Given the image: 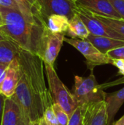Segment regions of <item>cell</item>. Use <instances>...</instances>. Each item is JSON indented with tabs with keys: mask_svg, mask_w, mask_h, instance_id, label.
<instances>
[{
	"mask_svg": "<svg viewBox=\"0 0 124 125\" xmlns=\"http://www.w3.org/2000/svg\"><path fill=\"white\" fill-rule=\"evenodd\" d=\"M2 26L0 32L8 40L18 45L21 49L39 56L42 38L47 27L30 23L18 8L0 7Z\"/></svg>",
	"mask_w": 124,
	"mask_h": 125,
	"instance_id": "obj_1",
	"label": "cell"
},
{
	"mask_svg": "<svg viewBox=\"0 0 124 125\" xmlns=\"http://www.w3.org/2000/svg\"><path fill=\"white\" fill-rule=\"evenodd\" d=\"M18 61L20 72L24 75L30 91L45 111L54 102L45 83L43 60L31 52L20 49Z\"/></svg>",
	"mask_w": 124,
	"mask_h": 125,
	"instance_id": "obj_2",
	"label": "cell"
},
{
	"mask_svg": "<svg viewBox=\"0 0 124 125\" xmlns=\"http://www.w3.org/2000/svg\"><path fill=\"white\" fill-rule=\"evenodd\" d=\"M45 73L48 78L49 90L54 103L58 104L70 117L78 107L74 94L69 92L58 76L53 65L44 63Z\"/></svg>",
	"mask_w": 124,
	"mask_h": 125,
	"instance_id": "obj_3",
	"label": "cell"
},
{
	"mask_svg": "<svg viewBox=\"0 0 124 125\" xmlns=\"http://www.w3.org/2000/svg\"><path fill=\"white\" fill-rule=\"evenodd\" d=\"M72 94L78 106L84 107L89 104L105 101L106 92L98 83L93 70L88 77L75 76V84Z\"/></svg>",
	"mask_w": 124,
	"mask_h": 125,
	"instance_id": "obj_4",
	"label": "cell"
},
{
	"mask_svg": "<svg viewBox=\"0 0 124 125\" xmlns=\"http://www.w3.org/2000/svg\"><path fill=\"white\" fill-rule=\"evenodd\" d=\"M64 41L73 46L83 55L86 59L87 67L91 70H93L94 67L99 65L111 64L112 59H110L106 54L100 52L91 42L87 40L70 38L65 36Z\"/></svg>",
	"mask_w": 124,
	"mask_h": 125,
	"instance_id": "obj_5",
	"label": "cell"
},
{
	"mask_svg": "<svg viewBox=\"0 0 124 125\" xmlns=\"http://www.w3.org/2000/svg\"><path fill=\"white\" fill-rule=\"evenodd\" d=\"M65 34L51 32L47 27L44 30L42 38L41 51L39 57L44 63L51 65L54 62L61 51L64 41Z\"/></svg>",
	"mask_w": 124,
	"mask_h": 125,
	"instance_id": "obj_6",
	"label": "cell"
},
{
	"mask_svg": "<svg viewBox=\"0 0 124 125\" xmlns=\"http://www.w3.org/2000/svg\"><path fill=\"white\" fill-rule=\"evenodd\" d=\"M42 17L45 19L52 15L66 16L71 20L77 14L78 7L75 0H37Z\"/></svg>",
	"mask_w": 124,
	"mask_h": 125,
	"instance_id": "obj_7",
	"label": "cell"
},
{
	"mask_svg": "<svg viewBox=\"0 0 124 125\" xmlns=\"http://www.w3.org/2000/svg\"><path fill=\"white\" fill-rule=\"evenodd\" d=\"M77 13L86 25L90 34L95 36L107 37L124 41V37L113 30L112 28L98 19L94 14L83 8L79 7Z\"/></svg>",
	"mask_w": 124,
	"mask_h": 125,
	"instance_id": "obj_8",
	"label": "cell"
},
{
	"mask_svg": "<svg viewBox=\"0 0 124 125\" xmlns=\"http://www.w3.org/2000/svg\"><path fill=\"white\" fill-rule=\"evenodd\" d=\"M77 7L83 8L96 15L121 19L110 0H75Z\"/></svg>",
	"mask_w": 124,
	"mask_h": 125,
	"instance_id": "obj_9",
	"label": "cell"
},
{
	"mask_svg": "<svg viewBox=\"0 0 124 125\" xmlns=\"http://www.w3.org/2000/svg\"><path fill=\"white\" fill-rule=\"evenodd\" d=\"M82 108L83 111V125H107L108 116L105 101L91 103Z\"/></svg>",
	"mask_w": 124,
	"mask_h": 125,
	"instance_id": "obj_10",
	"label": "cell"
},
{
	"mask_svg": "<svg viewBox=\"0 0 124 125\" xmlns=\"http://www.w3.org/2000/svg\"><path fill=\"white\" fill-rule=\"evenodd\" d=\"M14 1L30 23L39 26H46L37 0H14Z\"/></svg>",
	"mask_w": 124,
	"mask_h": 125,
	"instance_id": "obj_11",
	"label": "cell"
},
{
	"mask_svg": "<svg viewBox=\"0 0 124 125\" xmlns=\"http://www.w3.org/2000/svg\"><path fill=\"white\" fill-rule=\"evenodd\" d=\"M20 79V64L18 57L12 61L6 70L5 77L1 87V94L6 97H12L16 90Z\"/></svg>",
	"mask_w": 124,
	"mask_h": 125,
	"instance_id": "obj_12",
	"label": "cell"
},
{
	"mask_svg": "<svg viewBox=\"0 0 124 125\" xmlns=\"http://www.w3.org/2000/svg\"><path fill=\"white\" fill-rule=\"evenodd\" d=\"M1 125H30L18 104L10 97L5 100Z\"/></svg>",
	"mask_w": 124,
	"mask_h": 125,
	"instance_id": "obj_13",
	"label": "cell"
},
{
	"mask_svg": "<svg viewBox=\"0 0 124 125\" xmlns=\"http://www.w3.org/2000/svg\"><path fill=\"white\" fill-rule=\"evenodd\" d=\"M105 102L108 116L107 125H113L116 114L124 103V87L115 92L107 93Z\"/></svg>",
	"mask_w": 124,
	"mask_h": 125,
	"instance_id": "obj_14",
	"label": "cell"
},
{
	"mask_svg": "<svg viewBox=\"0 0 124 125\" xmlns=\"http://www.w3.org/2000/svg\"><path fill=\"white\" fill-rule=\"evenodd\" d=\"M86 40L91 42L100 52L104 54H107V53L111 50L124 46V41L123 40H119L107 37L90 34Z\"/></svg>",
	"mask_w": 124,
	"mask_h": 125,
	"instance_id": "obj_15",
	"label": "cell"
},
{
	"mask_svg": "<svg viewBox=\"0 0 124 125\" xmlns=\"http://www.w3.org/2000/svg\"><path fill=\"white\" fill-rule=\"evenodd\" d=\"M65 35L70 38H78L82 40H86L90 35V32L86 25L77 13L73 18L69 20L68 29Z\"/></svg>",
	"mask_w": 124,
	"mask_h": 125,
	"instance_id": "obj_16",
	"label": "cell"
},
{
	"mask_svg": "<svg viewBox=\"0 0 124 125\" xmlns=\"http://www.w3.org/2000/svg\"><path fill=\"white\" fill-rule=\"evenodd\" d=\"M20 49L18 45L10 40L0 41V63L9 65L18 57Z\"/></svg>",
	"mask_w": 124,
	"mask_h": 125,
	"instance_id": "obj_17",
	"label": "cell"
},
{
	"mask_svg": "<svg viewBox=\"0 0 124 125\" xmlns=\"http://www.w3.org/2000/svg\"><path fill=\"white\" fill-rule=\"evenodd\" d=\"M47 28L53 33L65 34L67 31L69 20L67 17L60 15H52L45 19Z\"/></svg>",
	"mask_w": 124,
	"mask_h": 125,
	"instance_id": "obj_18",
	"label": "cell"
},
{
	"mask_svg": "<svg viewBox=\"0 0 124 125\" xmlns=\"http://www.w3.org/2000/svg\"><path fill=\"white\" fill-rule=\"evenodd\" d=\"M95 15V14H94ZM96 17L99 19L101 21H102L104 23L112 28L113 30L121 34L123 37H124V19H117V18H107L104 16H100V15H95Z\"/></svg>",
	"mask_w": 124,
	"mask_h": 125,
	"instance_id": "obj_19",
	"label": "cell"
},
{
	"mask_svg": "<svg viewBox=\"0 0 124 125\" xmlns=\"http://www.w3.org/2000/svg\"><path fill=\"white\" fill-rule=\"evenodd\" d=\"M52 108L54 111L59 125H68L69 116L67 113L57 103H54L52 105Z\"/></svg>",
	"mask_w": 124,
	"mask_h": 125,
	"instance_id": "obj_20",
	"label": "cell"
},
{
	"mask_svg": "<svg viewBox=\"0 0 124 125\" xmlns=\"http://www.w3.org/2000/svg\"><path fill=\"white\" fill-rule=\"evenodd\" d=\"M83 108L78 106L69 117L68 125H83Z\"/></svg>",
	"mask_w": 124,
	"mask_h": 125,
	"instance_id": "obj_21",
	"label": "cell"
},
{
	"mask_svg": "<svg viewBox=\"0 0 124 125\" xmlns=\"http://www.w3.org/2000/svg\"><path fill=\"white\" fill-rule=\"evenodd\" d=\"M43 117L45 119L48 125H59L52 106L46 109Z\"/></svg>",
	"mask_w": 124,
	"mask_h": 125,
	"instance_id": "obj_22",
	"label": "cell"
},
{
	"mask_svg": "<svg viewBox=\"0 0 124 125\" xmlns=\"http://www.w3.org/2000/svg\"><path fill=\"white\" fill-rule=\"evenodd\" d=\"M106 55L111 59H124V46L111 50Z\"/></svg>",
	"mask_w": 124,
	"mask_h": 125,
	"instance_id": "obj_23",
	"label": "cell"
},
{
	"mask_svg": "<svg viewBox=\"0 0 124 125\" xmlns=\"http://www.w3.org/2000/svg\"><path fill=\"white\" fill-rule=\"evenodd\" d=\"M116 11L118 12L121 19L124 20V0H110Z\"/></svg>",
	"mask_w": 124,
	"mask_h": 125,
	"instance_id": "obj_24",
	"label": "cell"
},
{
	"mask_svg": "<svg viewBox=\"0 0 124 125\" xmlns=\"http://www.w3.org/2000/svg\"><path fill=\"white\" fill-rule=\"evenodd\" d=\"M111 64L118 70V74L124 76V59H112Z\"/></svg>",
	"mask_w": 124,
	"mask_h": 125,
	"instance_id": "obj_25",
	"label": "cell"
},
{
	"mask_svg": "<svg viewBox=\"0 0 124 125\" xmlns=\"http://www.w3.org/2000/svg\"><path fill=\"white\" fill-rule=\"evenodd\" d=\"M0 7L7 8H18L14 0H0Z\"/></svg>",
	"mask_w": 124,
	"mask_h": 125,
	"instance_id": "obj_26",
	"label": "cell"
},
{
	"mask_svg": "<svg viewBox=\"0 0 124 125\" xmlns=\"http://www.w3.org/2000/svg\"><path fill=\"white\" fill-rule=\"evenodd\" d=\"M8 66L9 65L0 63V94H1V87L2 83L4 81V77H5L6 70H7Z\"/></svg>",
	"mask_w": 124,
	"mask_h": 125,
	"instance_id": "obj_27",
	"label": "cell"
},
{
	"mask_svg": "<svg viewBox=\"0 0 124 125\" xmlns=\"http://www.w3.org/2000/svg\"><path fill=\"white\" fill-rule=\"evenodd\" d=\"M6 98L7 97L4 95H3L2 94H0V125H1V117H2L4 105Z\"/></svg>",
	"mask_w": 124,
	"mask_h": 125,
	"instance_id": "obj_28",
	"label": "cell"
},
{
	"mask_svg": "<svg viewBox=\"0 0 124 125\" xmlns=\"http://www.w3.org/2000/svg\"><path fill=\"white\" fill-rule=\"evenodd\" d=\"M113 125H124V116H122L119 120H118L116 122H115Z\"/></svg>",
	"mask_w": 124,
	"mask_h": 125,
	"instance_id": "obj_29",
	"label": "cell"
},
{
	"mask_svg": "<svg viewBox=\"0 0 124 125\" xmlns=\"http://www.w3.org/2000/svg\"><path fill=\"white\" fill-rule=\"evenodd\" d=\"M38 125H48L45 119H44V117L41 118L39 121V123H38Z\"/></svg>",
	"mask_w": 124,
	"mask_h": 125,
	"instance_id": "obj_30",
	"label": "cell"
},
{
	"mask_svg": "<svg viewBox=\"0 0 124 125\" xmlns=\"http://www.w3.org/2000/svg\"><path fill=\"white\" fill-rule=\"evenodd\" d=\"M7 39L5 38V37L0 32V41H3V40H6Z\"/></svg>",
	"mask_w": 124,
	"mask_h": 125,
	"instance_id": "obj_31",
	"label": "cell"
},
{
	"mask_svg": "<svg viewBox=\"0 0 124 125\" xmlns=\"http://www.w3.org/2000/svg\"><path fill=\"white\" fill-rule=\"evenodd\" d=\"M2 18H1V13H0V27L2 26Z\"/></svg>",
	"mask_w": 124,
	"mask_h": 125,
	"instance_id": "obj_32",
	"label": "cell"
},
{
	"mask_svg": "<svg viewBox=\"0 0 124 125\" xmlns=\"http://www.w3.org/2000/svg\"><path fill=\"white\" fill-rule=\"evenodd\" d=\"M39 123V122H38ZM38 123H34V124H31L30 125H38Z\"/></svg>",
	"mask_w": 124,
	"mask_h": 125,
	"instance_id": "obj_33",
	"label": "cell"
}]
</instances>
